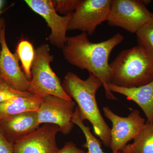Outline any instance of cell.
I'll return each instance as SVG.
<instances>
[{
	"label": "cell",
	"mask_w": 153,
	"mask_h": 153,
	"mask_svg": "<svg viewBox=\"0 0 153 153\" xmlns=\"http://www.w3.org/2000/svg\"><path fill=\"white\" fill-rule=\"evenodd\" d=\"M123 40V35L118 33L106 41L94 43L89 41L87 34L82 33L67 37L62 51L69 64L96 76L102 83L106 98L115 100L117 99L108 88L111 83L108 59L113 49Z\"/></svg>",
	"instance_id": "cell-1"
},
{
	"label": "cell",
	"mask_w": 153,
	"mask_h": 153,
	"mask_svg": "<svg viewBox=\"0 0 153 153\" xmlns=\"http://www.w3.org/2000/svg\"><path fill=\"white\" fill-rule=\"evenodd\" d=\"M62 84L66 93L78 105L82 120L90 122L95 134L105 146L110 148L111 129L101 115L96 98L97 92L102 85L100 80L90 73L87 79H82L73 72H68Z\"/></svg>",
	"instance_id": "cell-2"
},
{
	"label": "cell",
	"mask_w": 153,
	"mask_h": 153,
	"mask_svg": "<svg viewBox=\"0 0 153 153\" xmlns=\"http://www.w3.org/2000/svg\"><path fill=\"white\" fill-rule=\"evenodd\" d=\"M111 83L137 88L153 81V60L139 46L123 50L109 63Z\"/></svg>",
	"instance_id": "cell-3"
},
{
	"label": "cell",
	"mask_w": 153,
	"mask_h": 153,
	"mask_svg": "<svg viewBox=\"0 0 153 153\" xmlns=\"http://www.w3.org/2000/svg\"><path fill=\"white\" fill-rule=\"evenodd\" d=\"M54 58L50 54L48 44H41L35 49V57L31 67L32 77L28 91L39 98L50 95L72 101L52 69L50 63Z\"/></svg>",
	"instance_id": "cell-4"
},
{
	"label": "cell",
	"mask_w": 153,
	"mask_h": 153,
	"mask_svg": "<svg viewBox=\"0 0 153 153\" xmlns=\"http://www.w3.org/2000/svg\"><path fill=\"white\" fill-rule=\"evenodd\" d=\"M152 13L140 0H111L107 22L112 27L135 33L150 19Z\"/></svg>",
	"instance_id": "cell-5"
},
{
	"label": "cell",
	"mask_w": 153,
	"mask_h": 153,
	"mask_svg": "<svg viewBox=\"0 0 153 153\" xmlns=\"http://www.w3.org/2000/svg\"><path fill=\"white\" fill-rule=\"evenodd\" d=\"M111 0H80L72 14L68 30H79L91 36L97 26L107 21Z\"/></svg>",
	"instance_id": "cell-6"
},
{
	"label": "cell",
	"mask_w": 153,
	"mask_h": 153,
	"mask_svg": "<svg viewBox=\"0 0 153 153\" xmlns=\"http://www.w3.org/2000/svg\"><path fill=\"white\" fill-rule=\"evenodd\" d=\"M76 102L68 101L53 95H47L42 98L37 111L38 123L52 124L59 127L60 131L66 135L72 130L74 124L72 118Z\"/></svg>",
	"instance_id": "cell-7"
},
{
	"label": "cell",
	"mask_w": 153,
	"mask_h": 153,
	"mask_svg": "<svg viewBox=\"0 0 153 153\" xmlns=\"http://www.w3.org/2000/svg\"><path fill=\"white\" fill-rule=\"evenodd\" d=\"M103 111L112 124L110 145L112 153L121 151L129 141L135 137L146 123L137 109L133 110L127 117L117 115L108 107H103Z\"/></svg>",
	"instance_id": "cell-8"
},
{
	"label": "cell",
	"mask_w": 153,
	"mask_h": 153,
	"mask_svg": "<svg viewBox=\"0 0 153 153\" xmlns=\"http://www.w3.org/2000/svg\"><path fill=\"white\" fill-rule=\"evenodd\" d=\"M28 7L36 13L43 17L51 30L48 38L49 43L63 49L66 42V32L72 14L60 16L55 11L52 0H26Z\"/></svg>",
	"instance_id": "cell-9"
},
{
	"label": "cell",
	"mask_w": 153,
	"mask_h": 153,
	"mask_svg": "<svg viewBox=\"0 0 153 153\" xmlns=\"http://www.w3.org/2000/svg\"><path fill=\"white\" fill-rule=\"evenodd\" d=\"M59 127L45 124L13 144L14 153H57L56 137Z\"/></svg>",
	"instance_id": "cell-10"
},
{
	"label": "cell",
	"mask_w": 153,
	"mask_h": 153,
	"mask_svg": "<svg viewBox=\"0 0 153 153\" xmlns=\"http://www.w3.org/2000/svg\"><path fill=\"white\" fill-rule=\"evenodd\" d=\"M5 28L6 25L2 30L1 36L0 72L2 78L16 90L28 91L30 81L20 68L17 54H13L8 47L6 40Z\"/></svg>",
	"instance_id": "cell-11"
},
{
	"label": "cell",
	"mask_w": 153,
	"mask_h": 153,
	"mask_svg": "<svg viewBox=\"0 0 153 153\" xmlns=\"http://www.w3.org/2000/svg\"><path fill=\"white\" fill-rule=\"evenodd\" d=\"M37 111H27L0 122V130L7 140L14 144L40 128Z\"/></svg>",
	"instance_id": "cell-12"
},
{
	"label": "cell",
	"mask_w": 153,
	"mask_h": 153,
	"mask_svg": "<svg viewBox=\"0 0 153 153\" xmlns=\"http://www.w3.org/2000/svg\"><path fill=\"white\" fill-rule=\"evenodd\" d=\"M111 92L124 95L128 100L134 102L144 112L147 121L153 123V81L140 87L126 88L110 83Z\"/></svg>",
	"instance_id": "cell-13"
},
{
	"label": "cell",
	"mask_w": 153,
	"mask_h": 153,
	"mask_svg": "<svg viewBox=\"0 0 153 153\" xmlns=\"http://www.w3.org/2000/svg\"><path fill=\"white\" fill-rule=\"evenodd\" d=\"M42 98L36 96L17 97L0 103V122L27 111H37Z\"/></svg>",
	"instance_id": "cell-14"
},
{
	"label": "cell",
	"mask_w": 153,
	"mask_h": 153,
	"mask_svg": "<svg viewBox=\"0 0 153 153\" xmlns=\"http://www.w3.org/2000/svg\"><path fill=\"white\" fill-rule=\"evenodd\" d=\"M132 143L127 144L123 153H153V123L147 121L141 130L134 139Z\"/></svg>",
	"instance_id": "cell-15"
},
{
	"label": "cell",
	"mask_w": 153,
	"mask_h": 153,
	"mask_svg": "<svg viewBox=\"0 0 153 153\" xmlns=\"http://www.w3.org/2000/svg\"><path fill=\"white\" fill-rule=\"evenodd\" d=\"M72 122L76 125L82 131L85 136L86 143L83 145L84 148H87L88 152L86 153H105L101 148V142L94 137L90 130V127L85 125L80 117L78 107H76ZM116 153H123L121 151Z\"/></svg>",
	"instance_id": "cell-16"
},
{
	"label": "cell",
	"mask_w": 153,
	"mask_h": 153,
	"mask_svg": "<svg viewBox=\"0 0 153 153\" xmlns=\"http://www.w3.org/2000/svg\"><path fill=\"white\" fill-rule=\"evenodd\" d=\"M16 53L21 61L23 72L30 80L32 77L31 67L35 55L33 44L28 40H21L17 45Z\"/></svg>",
	"instance_id": "cell-17"
},
{
	"label": "cell",
	"mask_w": 153,
	"mask_h": 153,
	"mask_svg": "<svg viewBox=\"0 0 153 153\" xmlns=\"http://www.w3.org/2000/svg\"><path fill=\"white\" fill-rule=\"evenodd\" d=\"M136 34L138 45L153 60V13Z\"/></svg>",
	"instance_id": "cell-18"
},
{
	"label": "cell",
	"mask_w": 153,
	"mask_h": 153,
	"mask_svg": "<svg viewBox=\"0 0 153 153\" xmlns=\"http://www.w3.org/2000/svg\"><path fill=\"white\" fill-rule=\"evenodd\" d=\"M35 96L28 91L16 90L4 80H0V103L17 97Z\"/></svg>",
	"instance_id": "cell-19"
},
{
	"label": "cell",
	"mask_w": 153,
	"mask_h": 153,
	"mask_svg": "<svg viewBox=\"0 0 153 153\" xmlns=\"http://www.w3.org/2000/svg\"><path fill=\"white\" fill-rule=\"evenodd\" d=\"M52 1L55 11L65 16L74 13L80 0H52Z\"/></svg>",
	"instance_id": "cell-20"
},
{
	"label": "cell",
	"mask_w": 153,
	"mask_h": 153,
	"mask_svg": "<svg viewBox=\"0 0 153 153\" xmlns=\"http://www.w3.org/2000/svg\"><path fill=\"white\" fill-rule=\"evenodd\" d=\"M0 153H14L13 144L6 138L0 130Z\"/></svg>",
	"instance_id": "cell-21"
},
{
	"label": "cell",
	"mask_w": 153,
	"mask_h": 153,
	"mask_svg": "<svg viewBox=\"0 0 153 153\" xmlns=\"http://www.w3.org/2000/svg\"><path fill=\"white\" fill-rule=\"evenodd\" d=\"M57 153H86L79 149L74 143L68 142L65 143L62 149H60Z\"/></svg>",
	"instance_id": "cell-22"
},
{
	"label": "cell",
	"mask_w": 153,
	"mask_h": 153,
	"mask_svg": "<svg viewBox=\"0 0 153 153\" xmlns=\"http://www.w3.org/2000/svg\"><path fill=\"white\" fill-rule=\"evenodd\" d=\"M5 22L4 19L3 18H1L0 19V54H1V33L2 30L3 28L5 26Z\"/></svg>",
	"instance_id": "cell-23"
},
{
	"label": "cell",
	"mask_w": 153,
	"mask_h": 153,
	"mask_svg": "<svg viewBox=\"0 0 153 153\" xmlns=\"http://www.w3.org/2000/svg\"><path fill=\"white\" fill-rule=\"evenodd\" d=\"M4 1L0 0V16H1V15L3 13V12H4V11L1 10L2 7L3 3H4ZM1 19V18H0V19Z\"/></svg>",
	"instance_id": "cell-24"
},
{
	"label": "cell",
	"mask_w": 153,
	"mask_h": 153,
	"mask_svg": "<svg viewBox=\"0 0 153 153\" xmlns=\"http://www.w3.org/2000/svg\"><path fill=\"white\" fill-rule=\"evenodd\" d=\"M3 80L2 78L1 74V72H0V80Z\"/></svg>",
	"instance_id": "cell-25"
}]
</instances>
